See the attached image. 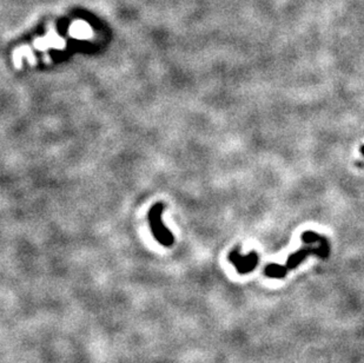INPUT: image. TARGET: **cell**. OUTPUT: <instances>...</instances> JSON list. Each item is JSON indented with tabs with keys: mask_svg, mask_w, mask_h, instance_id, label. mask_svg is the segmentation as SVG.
Returning <instances> with one entry per match:
<instances>
[{
	"mask_svg": "<svg viewBox=\"0 0 364 363\" xmlns=\"http://www.w3.org/2000/svg\"><path fill=\"white\" fill-rule=\"evenodd\" d=\"M230 262H231L237 269L239 273L250 272L257 267L258 257L256 253H250L247 256H243L238 250H234L230 254Z\"/></svg>",
	"mask_w": 364,
	"mask_h": 363,
	"instance_id": "cell-2",
	"label": "cell"
},
{
	"mask_svg": "<svg viewBox=\"0 0 364 363\" xmlns=\"http://www.w3.org/2000/svg\"><path fill=\"white\" fill-rule=\"evenodd\" d=\"M361 152H362V154L364 155V145L361 146Z\"/></svg>",
	"mask_w": 364,
	"mask_h": 363,
	"instance_id": "cell-4",
	"label": "cell"
},
{
	"mask_svg": "<svg viewBox=\"0 0 364 363\" xmlns=\"http://www.w3.org/2000/svg\"><path fill=\"white\" fill-rule=\"evenodd\" d=\"M164 211V205L162 203H157L150 209L149 222L151 231L159 243L164 247H171L174 244L175 238L171 231H169L164 223L162 221V213Z\"/></svg>",
	"mask_w": 364,
	"mask_h": 363,
	"instance_id": "cell-1",
	"label": "cell"
},
{
	"mask_svg": "<svg viewBox=\"0 0 364 363\" xmlns=\"http://www.w3.org/2000/svg\"><path fill=\"white\" fill-rule=\"evenodd\" d=\"M286 267L279 266V264H270V266L267 267L266 273L267 276L273 277V278H282V277L285 276L286 272Z\"/></svg>",
	"mask_w": 364,
	"mask_h": 363,
	"instance_id": "cell-3",
	"label": "cell"
}]
</instances>
